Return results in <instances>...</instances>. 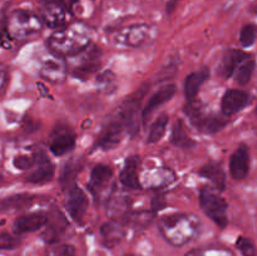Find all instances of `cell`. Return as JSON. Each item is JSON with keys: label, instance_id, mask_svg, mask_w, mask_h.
Instances as JSON below:
<instances>
[{"label": "cell", "instance_id": "22", "mask_svg": "<svg viewBox=\"0 0 257 256\" xmlns=\"http://www.w3.org/2000/svg\"><path fill=\"white\" fill-rule=\"evenodd\" d=\"M138 168H140V157L138 156H130L125 158L124 165L119 173V181L124 187L140 190L141 182L138 177Z\"/></svg>", "mask_w": 257, "mask_h": 256}, {"label": "cell", "instance_id": "27", "mask_svg": "<svg viewBox=\"0 0 257 256\" xmlns=\"http://www.w3.org/2000/svg\"><path fill=\"white\" fill-rule=\"evenodd\" d=\"M128 197H122V196H117V197L108 198V213L110 217H113V221H117L119 223L128 222V218L131 216L130 211V202L127 200Z\"/></svg>", "mask_w": 257, "mask_h": 256}, {"label": "cell", "instance_id": "44", "mask_svg": "<svg viewBox=\"0 0 257 256\" xmlns=\"http://www.w3.org/2000/svg\"><path fill=\"white\" fill-rule=\"evenodd\" d=\"M2 182H3V175L0 173V183H2Z\"/></svg>", "mask_w": 257, "mask_h": 256}, {"label": "cell", "instance_id": "16", "mask_svg": "<svg viewBox=\"0 0 257 256\" xmlns=\"http://www.w3.org/2000/svg\"><path fill=\"white\" fill-rule=\"evenodd\" d=\"M44 226H47V228L43 233V237L48 243H54L64 235L68 228V221L60 211L53 210L49 215H47V222Z\"/></svg>", "mask_w": 257, "mask_h": 256}, {"label": "cell", "instance_id": "28", "mask_svg": "<svg viewBox=\"0 0 257 256\" xmlns=\"http://www.w3.org/2000/svg\"><path fill=\"white\" fill-rule=\"evenodd\" d=\"M83 166H84V163H83L80 158H77V160L73 158L69 162L65 163L59 177V182L63 186V188L68 190L73 185H75V178H77V176L82 171Z\"/></svg>", "mask_w": 257, "mask_h": 256}, {"label": "cell", "instance_id": "19", "mask_svg": "<svg viewBox=\"0 0 257 256\" xmlns=\"http://www.w3.org/2000/svg\"><path fill=\"white\" fill-rule=\"evenodd\" d=\"M176 180L175 172L167 167H158L155 170L146 171L143 173L141 187L146 186L148 188H161L168 186Z\"/></svg>", "mask_w": 257, "mask_h": 256}, {"label": "cell", "instance_id": "1", "mask_svg": "<svg viewBox=\"0 0 257 256\" xmlns=\"http://www.w3.org/2000/svg\"><path fill=\"white\" fill-rule=\"evenodd\" d=\"M90 44V30L84 23L75 22L60 28L47 40L49 52L59 57H72Z\"/></svg>", "mask_w": 257, "mask_h": 256}, {"label": "cell", "instance_id": "29", "mask_svg": "<svg viewBox=\"0 0 257 256\" xmlns=\"http://www.w3.org/2000/svg\"><path fill=\"white\" fill-rule=\"evenodd\" d=\"M35 196L29 193H19V195H13L9 197H5L0 201V211L7 212V211H15L27 208L34 202Z\"/></svg>", "mask_w": 257, "mask_h": 256}, {"label": "cell", "instance_id": "3", "mask_svg": "<svg viewBox=\"0 0 257 256\" xmlns=\"http://www.w3.org/2000/svg\"><path fill=\"white\" fill-rule=\"evenodd\" d=\"M43 28L39 15L32 10L17 9L5 17V29L12 39H25L37 34Z\"/></svg>", "mask_w": 257, "mask_h": 256}, {"label": "cell", "instance_id": "2", "mask_svg": "<svg viewBox=\"0 0 257 256\" xmlns=\"http://www.w3.org/2000/svg\"><path fill=\"white\" fill-rule=\"evenodd\" d=\"M161 233L173 246H183L200 232V220L195 215L173 213L163 216L158 222Z\"/></svg>", "mask_w": 257, "mask_h": 256}, {"label": "cell", "instance_id": "8", "mask_svg": "<svg viewBox=\"0 0 257 256\" xmlns=\"http://www.w3.org/2000/svg\"><path fill=\"white\" fill-rule=\"evenodd\" d=\"M38 72L42 75L43 79L53 84H59L64 82L67 78V60L48 50L38 58Z\"/></svg>", "mask_w": 257, "mask_h": 256}, {"label": "cell", "instance_id": "41", "mask_svg": "<svg viewBox=\"0 0 257 256\" xmlns=\"http://www.w3.org/2000/svg\"><path fill=\"white\" fill-rule=\"evenodd\" d=\"M165 197L163 196H156L152 201V211L156 213V211H160L165 207Z\"/></svg>", "mask_w": 257, "mask_h": 256}, {"label": "cell", "instance_id": "31", "mask_svg": "<svg viewBox=\"0 0 257 256\" xmlns=\"http://www.w3.org/2000/svg\"><path fill=\"white\" fill-rule=\"evenodd\" d=\"M255 67H256V62L255 59H252V57L246 59L245 62L241 63L236 70L233 72L232 75H235V80L243 87V85H247L250 83L251 78H252L253 72H255Z\"/></svg>", "mask_w": 257, "mask_h": 256}, {"label": "cell", "instance_id": "38", "mask_svg": "<svg viewBox=\"0 0 257 256\" xmlns=\"http://www.w3.org/2000/svg\"><path fill=\"white\" fill-rule=\"evenodd\" d=\"M14 166L18 170H29L34 166V156H18L14 158Z\"/></svg>", "mask_w": 257, "mask_h": 256}, {"label": "cell", "instance_id": "26", "mask_svg": "<svg viewBox=\"0 0 257 256\" xmlns=\"http://www.w3.org/2000/svg\"><path fill=\"white\" fill-rule=\"evenodd\" d=\"M210 78V70L207 68L198 72H193L188 74L185 79V97L187 102L195 100L196 95L200 92V88L203 83Z\"/></svg>", "mask_w": 257, "mask_h": 256}, {"label": "cell", "instance_id": "18", "mask_svg": "<svg viewBox=\"0 0 257 256\" xmlns=\"http://www.w3.org/2000/svg\"><path fill=\"white\" fill-rule=\"evenodd\" d=\"M250 171V150L246 145H241L230 158V173L233 180L242 181Z\"/></svg>", "mask_w": 257, "mask_h": 256}, {"label": "cell", "instance_id": "4", "mask_svg": "<svg viewBox=\"0 0 257 256\" xmlns=\"http://www.w3.org/2000/svg\"><path fill=\"white\" fill-rule=\"evenodd\" d=\"M102 63V50L97 45H88L77 54L72 55L68 68L73 77L80 80H88L100 68Z\"/></svg>", "mask_w": 257, "mask_h": 256}, {"label": "cell", "instance_id": "6", "mask_svg": "<svg viewBox=\"0 0 257 256\" xmlns=\"http://www.w3.org/2000/svg\"><path fill=\"white\" fill-rule=\"evenodd\" d=\"M200 205L205 215L218 227L225 228L227 226V202L216 191L210 187H203L200 192Z\"/></svg>", "mask_w": 257, "mask_h": 256}, {"label": "cell", "instance_id": "37", "mask_svg": "<svg viewBox=\"0 0 257 256\" xmlns=\"http://www.w3.org/2000/svg\"><path fill=\"white\" fill-rule=\"evenodd\" d=\"M19 245V240L8 232L0 233V250H13Z\"/></svg>", "mask_w": 257, "mask_h": 256}, {"label": "cell", "instance_id": "39", "mask_svg": "<svg viewBox=\"0 0 257 256\" xmlns=\"http://www.w3.org/2000/svg\"><path fill=\"white\" fill-rule=\"evenodd\" d=\"M54 256H75V248L72 245H62L55 250Z\"/></svg>", "mask_w": 257, "mask_h": 256}, {"label": "cell", "instance_id": "17", "mask_svg": "<svg viewBox=\"0 0 257 256\" xmlns=\"http://www.w3.org/2000/svg\"><path fill=\"white\" fill-rule=\"evenodd\" d=\"M250 102V94L241 89H228L221 100V108L223 114L230 117L242 110Z\"/></svg>", "mask_w": 257, "mask_h": 256}, {"label": "cell", "instance_id": "33", "mask_svg": "<svg viewBox=\"0 0 257 256\" xmlns=\"http://www.w3.org/2000/svg\"><path fill=\"white\" fill-rule=\"evenodd\" d=\"M98 88L104 94H110L117 89V82H115V75L110 70H105L102 74L97 77Z\"/></svg>", "mask_w": 257, "mask_h": 256}, {"label": "cell", "instance_id": "13", "mask_svg": "<svg viewBox=\"0 0 257 256\" xmlns=\"http://www.w3.org/2000/svg\"><path fill=\"white\" fill-rule=\"evenodd\" d=\"M65 206L69 212L70 217L78 223H82L88 208V198L84 191L77 185H73L72 187L68 188L67 200H65Z\"/></svg>", "mask_w": 257, "mask_h": 256}, {"label": "cell", "instance_id": "30", "mask_svg": "<svg viewBox=\"0 0 257 256\" xmlns=\"http://www.w3.org/2000/svg\"><path fill=\"white\" fill-rule=\"evenodd\" d=\"M171 142L180 148H191L193 146H196L195 141L186 132L185 124H183V122L181 119L176 120L175 125H173L172 135H171Z\"/></svg>", "mask_w": 257, "mask_h": 256}, {"label": "cell", "instance_id": "24", "mask_svg": "<svg viewBox=\"0 0 257 256\" xmlns=\"http://www.w3.org/2000/svg\"><path fill=\"white\" fill-rule=\"evenodd\" d=\"M100 235H102L103 245L108 248H113L124 238V226L117 221H109V222H105L102 225Z\"/></svg>", "mask_w": 257, "mask_h": 256}, {"label": "cell", "instance_id": "12", "mask_svg": "<svg viewBox=\"0 0 257 256\" xmlns=\"http://www.w3.org/2000/svg\"><path fill=\"white\" fill-rule=\"evenodd\" d=\"M112 177L113 171L109 166L97 165L92 170L87 188L94 197L95 202L102 200L104 196H107V188L109 187V182Z\"/></svg>", "mask_w": 257, "mask_h": 256}, {"label": "cell", "instance_id": "36", "mask_svg": "<svg viewBox=\"0 0 257 256\" xmlns=\"http://www.w3.org/2000/svg\"><path fill=\"white\" fill-rule=\"evenodd\" d=\"M186 256H233L232 252L225 248H202V250H193Z\"/></svg>", "mask_w": 257, "mask_h": 256}, {"label": "cell", "instance_id": "10", "mask_svg": "<svg viewBox=\"0 0 257 256\" xmlns=\"http://www.w3.org/2000/svg\"><path fill=\"white\" fill-rule=\"evenodd\" d=\"M125 133L127 132H125L123 123L120 122L117 115L113 114V117H110V119L105 123L103 130L100 131L97 142H95V147L103 151L112 150L115 146L119 145Z\"/></svg>", "mask_w": 257, "mask_h": 256}, {"label": "cell", "instance_id": "21", "mask_svg": "<svg viewBox=\"0 0 257 256\" xmlns=\"http://www.w3.org/2000/svg\"><path fill=\"white\" fill-rule=\"evenodd\" d=\"M176 94V85L175 84H167L165 87L160 88L152 97L150 98V100L147 102L146 107L142 110V119L143 123H146V120L150 118V115L155 112L157 108H160L161 105H163L165 103L170 102L173 98V95Z\"/></svg>", "mask_w": 257, "mask_h": 256}, {"label": "cell", "instance_id": "32", "mask_svg": "<svg viewBox=\"0 0 257 256\" xmlns=\"http://www.w3.org/2000/svg\"><path fill=\"white\" fill-rule=\"evenodd\" d=\"M167 123H168V115L161 114L160 117L153 122V124L151 125L150 133H148V137H147V142L148 143L158 142V141L165 136Z\"/></svg>", "mask_w": 257, "mask_h": 256}, {"label": "cell", "instance_id": "9", "mask_svg": "<svg viewBox=\"0 0 257 256\" xmlns=\"http://www.w3.org/2000/svg\"><path fill=\"white\" fill-rule=\"evenodd\" d=\"M186 114L190 118L191 123L198 130L205 133H216L222 130L227 120L222 119L218 115H212L205 110V107L200 102L191 100L186 105Z\"/></svg>", "mask_w": 257, "mask_h": 256}, {"label": "cell", "instance_id": "35", "mask_svg": "<svg viewBox=\"0 0 257 256\" xmlns=\"http://www.w3.org/2000/svg\"><path fill=\"white\" fill-rule=\"evenodd\" d=\"M236 246L240 250V252L242 253V256H256V248L253 245L252 241L247 237H238V240L236 241Z\"/></svg>", "mask_w": 257, "mask_h": 256}, {"label": "cell", "instance_id": "5", "mask_svg": "<svg viewBox=\"0 0 257 256\" xmlns=\"http://www.w3.org/2000/svg\"><path fill=\"white\" fill-rule=\"evenodd\" d=\"M40 7V20L48 28H63L72 14L75 0H38Z\"/></svg>", "mask_w": 257, "mask_h": 256}, {"label": "cell", "instance_id": "20", "mask_svg": "<svg viewBox=\"0 0 257 256\" xmlns=\"http://www.w3.org/2000/svg\"><path fill=\"white\" fill-rule=\"evenodd\" d=\"M45 222H47V215L44 212L28 213V215L20 216L15 220L14 225H13V231L17 235L34 232V231L44 227Z\"/></svg>", "mask_w": 257, "mask_h": 256}, {"label": "cell", "instance_id": "7", "mask_svg": "<svg viewBox=\"0 0 257 256\" xmlns=\"http://www.w3.org/2000/svg\"><path fill=\"white\" fill-rule=\"evenodd\" d=\"M147 90L148 85L147 88L141 87L137 92L128 97L114 113L124 125L125 132L131 136H135L138 132V113H140L142 98L145 97Z\"/></svg>", "mask_w": 257, "mask_h": 256}, {"label": "cell", "instance_id": "45", "mask_svg": "<svg viewBox=\"0 0 257 256\" xmlns=\"http://www.w3.org/2000/svg\"><path fill=\"white\" fill-rule=\"evenodd\" d=\"M123 256H135V255H123Z\"/></svg>", "mask_w": 257, "mask_h": 256}, {"label": "cell", "instance_id": "42", "mask_svg": "<svg viewBox=\"0 0 257 256\" xmlns=\"http://www.w3.org/2000/svg\"><path fill=\"white\" fill-rule=\"evenodd\" d=\"M8 33L5 29V17H0V47L7 43L8 39Z\"/></svg>", "mask_w": 257, "mask_h": 256}, {"label": "cell", "instance_id": "34", "mask_svg": "<svg viewBox=\"0 0 257 256\" xmlns=\"http://www.w3.org/2000/svg\"><path fill=\"white\" fill-rule=\"evenodd\" d=\"M256 40V25L255 24H246L241 29L240 33V42L245 48L251 47L255 44Z\"/></svg>", "mask_w": 257, "mask_h": 256}, {"label": "cell", "instance_id": "43", "mask_svg": "<svg viewBox=\"0 0 257 256\" xmlns=\"http://www.w3.org/2000/svg\"><path fill=\"white\" fill-rule=\"evenodd\" d=\"M177 2L178 0H170V2L166 4V13H167L168 15L172 14L173 10L176 9V7H177Z\"/></svg>", "mask_w": 257, "mask_h": 256}, {"label": "cell", "instance_id": "40", "mask_svg": "<svg viewBox=\"0 0 257 256\" xmlns=\"http://www.w3.org/2000/svg\"><path fill=\"white\" fill-rule=\"evenodd\" d=\"M8 83V68L5 65L0 64V95L4 93L5 87Z\"/></svg>", "mask_w": 257, "mask_h": 256}, {"label": "cell", "instance_id": "23", "mask_svg": "<svg viewBox=\"0 0 257 256\" xmlns=\"http://www.w3.org/2000/svg\"><path fill=\"white\" fill-rule=\"evenodd\" d=\"M252 55L248 54V53L243 52L240 49H228L225 53L222 58V62L220 64V74L225 78L232 77L233 72L236 70V68L241 64L242 62H245L246 59L251 58Z\"/></svg>", "mask_w": 257, "mask_h": 256}, {"label": "cell", "instance_id": "15", "mask_svg": "<svg viewBox=\"0 0 257 256\" xmlns=\"http://www.w3.org/2000/svg\"><path fill=\"white\" fill-rule=\"evenodd\" d=\"M148 35H150V27H148V25H130V27L120 29L119 32L115 34L114 42L119 45L137 48L147 42Z\"/></svg>", "mask_w": 257, "mask_h": 256}, {"label": "cell", "instance_id": "14", "mask_svg": "<svg viewBox=\"0 0 257 256\" xmlns=\"http://www.w3.org/2000/svg\"><path fill=\"white\" fill-rule=\"evenodd\" d=\"M34 165H37V168L30 175L27 176V178H25L27 182L34 183V185H43V183L52 181L54 177L55 170L44 151L38 150L34 153Z\"/></svg>", "mask_w": 257, "mask_h": 256}, {"label": "cell", "instance_id": "11", "mask_svg": "<svg viewBox=\"0 0 257 256\" xmlns=\"http://www.w3.org/2000/svg\"><path fill=\"white\" fill-rule=\"evenodd\" d=\"M75 133L67 124L55 125L54 131L50 135L49 150L54 156H64L70 152L75 146Z\"/></svg>", "mask_w": 257, "mask_h": 256}, {"label": "cell", "instance_id": "25", "mask_svg": "<svg viewBox=\"0 0 257 256\" xmlns=\"http://www.w3.org/2000/svg\"><path fill=\"white\" fill-rule=\"evenodd\" d=\"M198 175H200L201 177L206 178V180L211 181V182L213 183V186L216 187V190H225L226 173L220 162L211 161V162H208L207 165H205L200 171H198Z\"/></svg>", "mask_w": 257, "mask_h": 256}]
</instances>
